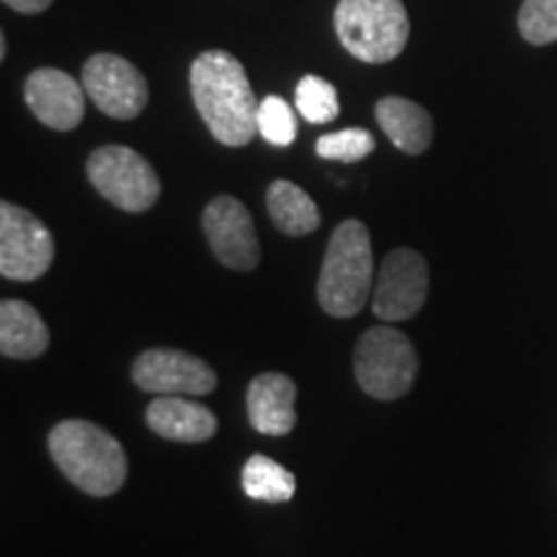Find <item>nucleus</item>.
Returning a JSON list of instances; mask_svg holds the SVG:
<instances>
[{
  "label": "nucleus",
  "mask_w": 557,
  "mask_h": 557,
  "mask_svg": "<svg viewBox=\"0 0 557 557\" xmlns=\"http://www.w3.org/2000/svg\"><path fill=\"white\" fill-rule=\"evenodd\" d=\"M191 99L218 143L243 148L259 132V101L238 58L207 50L191 62Z\"/></svg>",
  "instance_id": "f257e3e1"
},
{
  "label": "nucleus",
  "mask_w": 557,
  "mask_h": 557,
  "mask_svg": "<svg viewBox=\"0 0 557 557\" xmlns=\"http://www.w3.org/2000/svg\"><path fill=\"white\" fill-rule=\"evenodd\" d=\"M50 451L70 483L88 496L116 493L127 480V455L107 429L70 418L52 429Z\"/></svg>",
  "instance_id": "f03ea898"
},
{
  "label": "nucleus",
  "mask_w": 557,
  "mask_h": 557,
  "mask_svg": "<svg viewBox=\"0 0 557 557\" xmlns=\"http://www.w3.org/2000/svg\"><path fill=\"white\" fill-rule=\"evenodd\" d=\"M374 256L369 230L346 220L331 235L318 278V302L333 318H354L374 292Z\"/></svg>",
  "instance_id": "7ed1b4c3"
},
{
  "label": "nucleus",
  "mask_w": 557,
  "mask_h": 557,
  "mask_svg": "<svg viewBox=\"0 0 557 557\" xmlns=\"http://www.w3.org/2000/svg\"><path fill=\"white\" fill-rule=\"evenodd\" d=\"M333 24L346 52L369 65L393 62L410 37L403 0H338Z\"/></svg>",
  "instance_id": "20e7f679"
},
{
  "label": "nucleus",
  "mask_w": 557,
  "mask_h": 557,
  "mask_svg": "<svg viewBox=\"0 0 557 557\" xmlns=\"http://www.w3.org/2000/svg\"><path fill=\"white\" fill-rule=\"evenodd\" d=\"M354 372L361 389L372 398H403L416 382L418 354L400 331L377 325L359 338L354 351Z\"/></svg>",
  "instance_id": "39448f33"
},
{
  "label": "nucleus",
  "mask_w": 557,
  "mask_h": 557,
  "mask_svg": "<svg viewBox=\"0 0 557 557\" xmlns=\"http://www.w3.org/2000/svg\"><path fill=\"white\" fill-rule=\"evenodd\" d=\"M88 181L103 199L124 212H148L160 197V181L139 152L124 145H103L88 158Z\"/></svg>",
  "instance_id": "423d86ee"
},
{
  "label": "nucleus",
  "mask_w": 557,
  "mask_h": 557,
  "mask_svg": "<svg viewBox=\"0 0 557 557\" xmlns=\"http://www.w3.org/2000/svg\"><path fill=\"white\" fill-rule=\"evenodd\" d=\"M54 261V240L45 222L24 207L0 205V274L13 282H34Z\"/></svg>",
  "instance_id": "0eeeda50"
},
{
  "label": "nucleus",
  "mask_w": 557,
  "mask_h": 557,
  "mask_svg": "<svg viewBox=\"0 0 557 557\" xmlns=\"http://www.w3.org/2000/svg\"><path fill=\"white\" fill-rule=\"evenodd\" d=\"M429 267L413 248H398L382 261L374 278L372 308L385 323H403L426 305Z\"/></svg>",
  "instance_id": "6e6552de"
},
{
  "label": "nucleus",
  "mask_w": 557,
  "mask_h": 557,
  "mask_svg": "<svg viewBox=\"0 0 557 557\" xmlns=\"http://www.w3.org/2000/svg\"><path fill=\"white\" fill-rule=\"evenodd\" d=\"M81 83L88 99L114 120H135L148 107V81L120 54H94L83 65Z\"/></svg>",
  "instance_id": "1a4fd4ad"
},
{
  "label": "nucleus",
  "mask_w": 557,
  "mask_h": 557,
  "mask_svg": "<svg viewBox=\"0 0 557 557\" xmlns=\"http://www.w3.org/2000/svg\"><path fill=\"white\" fill-rule=\"evenodd\" d=\"M135 385L156 395H207L218 387V374L199 357L176 348H148L132 367Z\"/></svg>",
  "instance_id": "9d476101"
},
{
  "label": "nucleus",
  "mask_w": 557,
  "mask_h": 557,
  "mask_svg": "<svg viewBox=\"0 0 557 557\" xmlns=\"http://www.w3.org/2000/svg\"><path fill=\"white\" fill-rule=\"evenodd\" d=\"M205 235L209 248L230 269L250 271L259 267L261 246L250 212L235 197H218L205 209Z\"/></svg>",
  "instance_id": "9b49d317"
},
{
  "label": "nucleus",
  "mask_w": 557,
  "mask_h": 557,
  "mask_svg": "<svg viewBox=\"0 0 557 557\" xmlns=\"http://www.w3.org/2000/svg\"><path fill=\"white\" fill-rule=\"evenodd\" d=\"M26 103L50 129H75L86 114V88L58 67H39L26 78Z\"/></svg>",
  "instance_id": "f8f14e48"
},
{
  "label": "nucleus",
  "mask_w": 557,
  "mask_h": 557,
  "mask_svg": "<svg viewBox=\"0 0 557 557\" xmlns=\"http://www.w3.org/2000/svg\"><path fill=\"white\" fill-rule=\"evenodd\" d=\"M297 387L287 374L267 372L248 385V421L259 434L284 436L295 429Z\"/></svg>",
  "instance_id": "ddd939ff"
},
{
  "label": "nucleus",
  "mask_w": 557,
  "mask_h": 557,
  "mask_svg": "<svg viewBox=\"0 0 557 557\" xmlns=\"http://www.w3.org/2000/svg\"><path fill=\"white\" fill-rule=\"evenodd\" d=\"M148 426L163 438L197 444L218 434V418L199 403L169 395V398H156L148 406Z\"/></svg>",
  "instance_id": "4468645a"
},
{
  "label": "nucleus",
  "mask_w": 557,
  "mask_h": 557,
  "mask_svg": "<svg viewBox=\"0 0 557 557\" xmlns=\"http://www.w3.org/2000/svg\"><path fill=\"white\" fill-rule=\"evenodd\" d=\"M377 122L389 143L408 156H421L434 139V122L421 103L403 99V96H385L377 101Z\"/></svg>",
  "instance_id": "2eb2a0df"
},
{
  "label": "nucleus",
  "mask_w": 557,
  "mask_h": 557,
  "mask_svg": "<svg viewBox=\"0 0 557 557\" xmlns=\"http://www.w3.org/2000/svg\"><path fill=\"white\" fill-rule=\"evenodd\" d=\"M50 346V331L29 302L3 299L0 305V351L9 359L41 357Z\"/></svg>",
  "instance_id": "dca6fc26"
},
{
  "label": "nucleus",
  "mask_w": 557,
  "mask_h": 557,
  "mask_svg": "<svg viewBox=\"0 0 557 557\" xmlns=\"http://www.w3.org/2000/svg\"><path fill=\"white\" fill-rule=\"evenodd\" d=\"M267 209L274 225L287 235H310L320 227V209L308 191L292 181L278 178L267 191Z\"/></svg>",
  "instance_id": "f3484780"
},
{
  "label": "nucleus",
  "mask_w": 557,
  "mask_h": 557,
  "mask_svg": "<svg viewBox=\"0 0 557 557\" xmlns=\"http://www.w3.org/2000/svg\"><path fill=\"white\" fill-rule=\"evenodd\" d=\"M295 475L267 455L248 457V462L243 465V491L248 498L284 504L295 496Z\"/></svg>",
  "instance_id": "a211bd4d"
},
{
  "label": "nucleus",
  "mask_w": 557,
  "mask_h": 557,
  "mask_svg": "<svg viewBox=\"0 0 557 557\" xmlns=\"http://www.w3.org/2000/svg\"><path fill=\"white\" fill-rule=\"evenodd\" d=\"M295 101L302 120H308L310 124H329L336 120L341 111L336 88L325 78H320V75H305L297 83Z\"/></svg>",
  "instance_id": "6ab92c4d"
},
{
  "label": "nucleus",
  "mask_w": 557,
  "mask_h": 557,
  "mask_svg": "<svg viewBox=\"0 0 557 557\" xmlns=\"http://www.w3.org/2000/svg\"><path fill=\"white\" fill-rule=\"evenodd\" d=\"M374 137L372 132L351 127L331 132V135H323L315 143V152L325 160H338V163H359L364 160L369 152L374 150Z\"/></svg>",
  "instance_id": "aec40b11"
},
{
  "label": "nucleus",
  "mask_w": 557,
  "mask_h": 557,
  "mask_svg": "<svg viewBox=\"0 0 557 557\" xmlns=\"http://www.w3.org/2000/svg\"><path fill=\"white\" fill-rule=\"evenodd\" d=\"M259 135L269 145L276 148H287L297 137V120L295 111L282 96H267L259 103Z\"/></svg>",
  "instance_id": "412c9836"
},
{
  "label": "nucleus",
  "mask_w": 557,
  "mask_h": 557,
  "mask_svg": "<svg viewBox=\"0 0 557 557\" xmlns=\"http://www.w3.org/2000/svg\"><path fill=\"white\" fill-rule=\"evenodd\" d=\"M519 32L529 45L557 41V0H524L519 11Z\"/></svg>",
  "instance_id": "4be33fe9"
},
{
  "label": "nucleus",
  "mask_w": 557,
  "mask_h": 557,
  "mask_svg": "<svg viewBox=\"0 0 557 557\" xmlns=\"http://www.w3.org/2000/svg\"><path fill=\"white\" fill-rule=\"evenodd\" d=\"M5 5H9V9H13V11H18V13H41V11H47L52 5V0H3Z\"/></svg>",
  "instance_id": "5701e85b"
},
{
  "label": "nucleus",
  "mask_w": 557,
  "mask_h": 557,
  "mask_svg": "<svg viewBox=\"0 0 557 557\" xmlns=\"http://www.w3.org/2000/svg\"><path fill=\"white\" fill-rule=\"evenodd\" d=\"M5 50H9V45H5V37H0V60H5Z\"/></svg>",
  "instance_id": "b1692460"
}]
</instances>
